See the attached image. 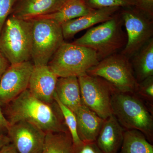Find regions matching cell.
Returning a JSON list of instances; mask_svg holds the SVG:
<instances>
[{
	"label": "cell",
	"mask_w": 153,
	"mask_h": 153,
	"mask_svg": "<svg viewBox=\"0 0 153 153\" xmlns=\"http://www.w3.org/2000/svg\"><path fill=\"white\" fill-rule=\"evenodd\" d=\"M30 21L32 24L31 58L35 66H47L64 42L61 25L44 18Z\"/></svg>",
	"instance_id": "8992f818"
},
{
	"label": "cell",
	"mask_w": 153,
	"mask_h": 153,
	"mask_svg": "<svg viewBox=\"0 0 153 153\" xmlns=\"http://www.w3.org/2000/svg\"><path fill=\"white\" fill-rule=\"evenodd\" d=\"M54 100L61 111L65 123L71 134L74 149H77L80 147L83 142L79 139L77 133L76 115L71 110L61 103V102L58 99L56 93L54 95Z\"/></svg>",
	"instance_id": "7402d4cb"
},
{
	"label": "cell",
	"mask_w": 153,
	"mask_h": 153,
	"mask_svg": "<svg viewBox=\"0 0 153 153\" xmlns=\"http://www.w3.org/2000/svg\"><path fill=\"white\" fill-rule=\"evenodd\" d=\"M94 10L88 5L85 0H67L56 12L37 18L51 19L61 25L72 19L90 13Z\"/></svg>",
	"instance_id": "ac0fdd59"
},
{
	"label": "cell",
	"mask_w": 153,
	"mask_h": 153,
	"mask_svg": "<svg viewBox=\"0 0 153 153\" xmlns=\"http://www.w3.org/2000/svg\"><path fill=\"white\" fill-rule=\"evenodd\" d=\"M4 108L3 112L10 125L26 121L46 133L68 131L56 102L47 104L33 96L28 89Z\"/></svg>",
	"instance_id": "6da1fadb"
},
{
	"label": "cell",
	"mask_w": 153,
	"mask_h": 153,
	"mask_svg": "<svg viewBox=\"0 0 153 153\" xmlns=\"http://www.w3.org/2000/svg\"><path fill=\"white\" fill-rule=\"evenodd\" d=\"M58 77L48 65L34 66L28 89L36 98L52 105L55 102L54 95Z\"/></svg>",
	"instance_id": "7c38bea8"
},
{
	"label": "cell",
	"mask_w": 153,
	"mask_h": 153,
	"mask_svg": "<svg viewBox=\"0 0 153 153\" xmlns=\"http://www.w3.org/2000/svg\"><path fill=\"white\" fill-rule=\"evenodd\" d=\"M74 114L79 139L83 143L95 142L105 120L82 104Z\"/></svg>",
	"instance_id": "2e32d148"
},
{
	"label": "cell",
	"mask_w": 153,
	"mask_h": 153,
	"mask_svg": "<svg viewBox=\"0 0 153 153\" xmlns=\"http://www.w3.org/2000/svg\"><path fill=\"white\" fill-rule=\"evenodd\" d=\"M123 128L113 114L105 120L96 143L104 153H117L123 141Z\"/></svg>",
	"instance_id": "9a60e30c"
},
{
	"label": "cell",
	"mask_w": 153,
	"mask_h": 153,
	"mask_svg": "<svg viewBox=\"0 0 153 153\" xmlns=\"http://www.w3.org/2000/svg\"><path fill=\"white\" fill-rule=\"evenodd\" d=\"M55 93L61 103L74 113L82 105L79 81L76 76L58 77Z\"/></svg>",
	"instance_id": "e0dca14e"
},
{
	"label": "cell",
	"mask_w": 153,
	"mask_h": 153,
	"mask_svg": "<svg viewBox=\"0 0 153 153\" xmlns=\"http://www.w3.org/2000/svg\"><path fill=\"white\" fill-rule=\"evenodd\" d=\"M120 153H153V146L144 135L136 130L124 132Z\"/></svg>",
	"instance_id": "ffe728a7"
},
{
	"label": "cell",
	"mask_w": 153,
	"mask_h": 153,
	"mask_svg": "<svg viewBox=\"0 0 153 153\" xmlns=\"http://www.w3.org/2000/svg\"><path fill=\"white\" fill-rule=\"evenodd\" d=\"M131 64L138 83L153 76V39L152 38L134 56Z\"/></svg>",
	"instance_id": "d6986e66"
},
{
	"label": "cell",
	"mask_w": 153,
	"mask_h": 153,
	"mask_svg": "<svg viewBox=\"0 0 153 153\" xmlns=\"http://www.w3.org/2000/svg\"><path fill=\"white\" fill-rule=\"evenodd\" d=\"M82 104L105 120L113 114L111 100L116 89L97 76L87 74L78 77Z\"/></svg>",
	"instance_id": "ba28073f"
},
{
	"label": "cell",
	"mask_w": 153,
	"mask_h": 153,
	"mask_svg": "<svg viewBox=\"0 0 153 153\" xmlns=\"http://www.w3.org/2000/svg\"><path fill=\"white\" fill-rule=\"evenodd\" d=\"M0 153H19L13 144L10 143L6 145L0 151Z\"/></svg>",
	"instance_id": "f546056e"
},
{
	"label": "cell",
	"mask_w": 153,
	"mask_h": 153,
	"mask_svg": "<svg viewBox=\"0 0 153 153\" xmlns=\"http://www.w3.org/2000/svg\"><path fill=\"white\" fill-rule=\"evenodd\" d=\"M91 9L98 10L108 8H127L135 7L134 0H85Z\"/></svg>",
	"instance_id": "603a6c76"
},
{
	"label": "cell",
	"mask_w": 153,
	"mask_h": 153,
	"mask_svg": "<svg viewBox=\"0 0 153 153\" xmlns=\"http://www.w3.org/2000/svg\"><path fill=\"white\" fill-rule=\"evenodd\" d=\"M120 9V8L112 7L94 10L87 15L63 23L61 28L64 39L73 38L82 30L106 22L111 19Z\"/></svg>",
	"instance_id": "5bb4252c"
},
{
	"label": "cell",
	"mask_w": 153,
	"mask_h": 153,
	"mask_svg": "<svg viewBox=\"0 0 153 153\" xmlns=\"http://www.w3.org/2000/svg\"><path fill=\"white\" fill-rule=\"evenodd\" d=\"M123 24L120 14H115L111 19L91 28L72 43L92 49L100 61L125 47L127 39L123 30Z\"/></svg>",
	"instance_id": "3957f363"
},
{
	"label": "cell",
	"mask_w": 153,
	"mask_h": 153,
	"mask_svg": "<svg viewBox=\"0 0 153 153\" xmlns=\"http://www.w3.org/2000/svg\"><path fill=\"white\" fill-rule=\"evenodd\" d=\"M32 24L10 15L0 34V49L10 64L30 60L32 49Z\"/></svg>",
	"instance_id": "277c9868"
},
{
	"label": "cell",
	"mask_w": 153,
	"mask_h": 153,
	"mask_svg": "<svg viewBox=\"0 0 153 153\" xmlns=\"http://www.w3.org/2000/svg\"><path fill=\"white\" fill-rule=\"evenodd\" d=\"M92 49L73 43L63 42L48 63L58 77H79L87 74L99 62Z\"/></svg>",
	"instance_id": "5b68a950"
},
{
	"label": "cell",
	"mask_w": 153,
	"mask_h": 153,
	"mask_svg": "<svg viewBox=\"0 0 153 153\" xmlns=\"http://www.w3.org/2000/svg\"><path fill=\"white\" fill-rule=\"evenodd\" d=\"M136 7L142 11L151 18L153 17V0H134Z\"/></svg>",
	"instance_id": "4316f807"
},
{
	"label": "cell",
	"mask_w": 153,
	"mask_h": 153,
	"mask_svg": "<svg viewBox=\"0 0 153 153\" xmlns=\"http://www.w3.org/2000/svg\"><path fill=\"white\" fill-rule=\"evenodd\" d=\"M65 1H67V0H65Z\"/></svg>",
	"instance_id": "1f68e13d"
},
{
	"label": "cell",
	"mask_w": 153,
	"mask_h": 153,
	"mask_svg": "<svg viewBox=\"0 0 153 153\" xmlns=\"http://www.w3.org/2000/svg\"><path fill=\"white\" fill-rule=\"evenodd\" d=\"M9 126L8 120L4 114L1 106L0 105V133L5 134V132H7Z\"/></svg>",
	"instance_id": "83f0119b"
},
{
	"label": "cell",
	"mask_w": 153,
	"mask_h": 153,
	"mask_svg": "<svg viewBox=\"0 0 153 153\" xmlns=\"http://www.w3.org/2000/svg\"><path fill=\"white\" fill-rule=\"evenodd\" d=\"M7 136L19 153H41L46 133L33 124L21 121L9 126Z\"/></svg>",
	"instance_id": "8fae6325"
},
{
	"label": "cell",
	"mask_w": 153,
	"mask_h": 153,
	"mask_svg": "<svg viewBox=\"0 0 153 153\" xmlns=\"http://www.w3.org/2000/svg\"><path fill=\"white\" fill-rule=\"evenodd\" d=\"M74 153H104L97 146L96 142L83 143L79 148L74 149Z\"/></svg>",
	"instance_id": "484cf974"
},
{
	"label": "cell",
	"mask_w": 153,
	"mask_h": 153,
	"mask_svg": "<svg viewBox=\"0 0 153 153\" xmlns=\"http://www.w3.org/2000/svg\"><path fill=\"white\" fill-rule=\"evenodd\" d=\"M34 64L30 60L10 64L0 79V105L4 107L28 89Z\"/></svg>",
	"instance_id": "30bf717a"
},
{
	"label": "cell",
	"mask_w": 153,
	"mask_h": 153,
	"mask_svg": "<svg viewBox=\"0 0 153 153\" xmlns=\"http://www.w3.org/2000/svg\"><path fill=\"white\" fill-rule=\"evenodd\" d=\"M10 65L8 60L0 49V79Z\"/></svg>",
	"instance_id": "f1b7e54d"
},
{
	"label": "cell",
	"mask_w": 153,
	"mask_h": 153,
	"mask_svg": "<svg viewBox=\"0 0 153 153\" xmlns=\"http://www.w3.org/2000/svg\"><path fill=\"white\" fill-rule=\"evenodd\" d=\"M65 0H17L11 15L24 20L49 15L61 7Z\"/></svg>",
	"instance_id": "4fadbf2b"
},
{
	"label": "cell",
	"mask_w": 153,
	"mask_h": 153,
	"mask_svg": "<svg viewBox=\"0 0 153 153\" xmlns=\"http://www.w3.org/2000/svg\"><path fill=\"white\" fill-rule=\"evenodd\" d=\"M111 106L113 114L123 128L139 131L153 142V111L144 102L134 93L115 90Z\"/></svg>",
	"instance_id": "7a4b0ae2"
},
{
	"label": "cell",
	"mask_w": 153,
	"mask_h": 153,
	"mask_svg": "<svg viewBox=\"0 0 153 153\" xmlns=\"http://www.w3.org/2000/svg\"><path fill=\"white\" fill-rule=\"evenodd\" d=\"M11 143L10 139L7 135L0 133V151L6 145Z\"/></svg>",
	"instance_id": "4dcf8cb0"
},
{
	"label": "cell",
	"mask_w": 153,
	"mask_h": 153,
	"mask_svg": "<svg viewBox=\"0 0 153 153\" xmlns=\"http://www.w3.org/2000/svg\"><path fill=\"white\" fill-rule=\"evenodd\" d=\"M120 14L127 39L121 53L130 58L153 38V18L135 7L124 8Z\"/></svg>",
	"instance_id": "9c48e42d"
},
{
	"label": "cell",
	"mask_w": 153,
	"mask_h": 153,
	"mask_svg": "<svg viewBox=\"0 0 153 153\" xmlns=\"http://www.w3.org/2000/svg\"><path fill=\"white\" fill-rule=\"evenodd\" d=\"M74 144L69 131L46 133L41 153H74Z\"/></svg>",
	"instance_id": "44dd1931"
},
{
	"label": "cell",
	"mask_w": 153,
	"mask_h": 153,
	"mask_svg": "<svg viewBox=\"0 0 153 153\" xmlns=\"http://www.w3.org/2000/svg\"><path fill=\"white\" fill-rule=\"evenodd\" d=\"M87 74L101 77L120 92L134 93L138 84L130 58L121 53L100 60Z\"/></svg>",
	"instance_id": "52a82bcc"
},
{
	"label": "cell",
	"mask_w": 153,
	"mask_h": 153,
	"mask_svg": "<svg viewBox=\"0 0 153 153\" xmlns=\"http://www.w3.org/2000/svg\"><path fill=\"white\" fill-rule=\"evenodd\" d=\"M134 94L153 109V76L139 82Z\"/></svg>",
	"instance_id": "cb8c5ba5"
},
{
	"label": "cell",
	"mask_w": 153,
	"mask_h": 153,
	"mask_svg": "<svg viewBox=\"0 0 153 153\" xmlns=\"http://www.w3.org/2000/svg\"><path fill=\"white\" fill-rule=\"evenodd\" d=\"M17 0H0V34Z\"/></svg>",
	"instance_id": "d4e9b609"
}]
</instances>
